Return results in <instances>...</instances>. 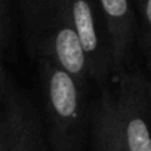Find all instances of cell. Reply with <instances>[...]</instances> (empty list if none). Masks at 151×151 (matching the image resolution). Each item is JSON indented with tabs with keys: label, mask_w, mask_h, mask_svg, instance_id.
<instances>
[{
	"label": "cell",
	"mask_w": 151,
	"mask_h": 151,
	"mask_svg": "<svg viewBox=\"0 0 151 151\" xmlns=\"http://www.w3.org/2000/svg\"><path fill=\"white\" fill-rule=\"evenodd\" d=\"M45 132L52 151H82L88 130L86 86L47 58H37Z\"/></svg>",
	"instance_id": "1"
},
{
	"label": "cell",
	"mask_w": 151,
	"mask_h": 151,
	"mask_svg": "<svg viewBox=\"0 0 151 151\" xmlns=\"http://www.w3.org/2000/svg\"><path fill=\"white\" fill-rule=\"evenodd\" d=\"M27 37L36 58H47L88 88L91 77L68 0H27Z\"/></svg>",
	"instance_id": "2"
},
{
	"label": "cell",
	"mask_w": 151,
	"mask_h": 151,
	"mask_svg": "<svg viewBox=\"0 0 151 151\" xmlns=\"http://www.w3.org/2000/svg\"><path fill=\"white\" fill-rule=\"evenodd\" d=\"M116 119L129 151H151V80L139 71L116 76Z\"/></svg>",
	"instance_id": "3"
},
{
	"label": "cell",
	"mask_w": 151,
	"mask_h": 151,
	"mask_svg": "<svg viewBox=\"0 0 151 151\" xmlns=\"http://www.w3.org/2000/svg\"><path fill=\"white\" fill-rule=\"evenodd\" d=\"M0 151H52L37 108L19 92H8L2 102Z\"/></svg>",
	"instance_id": "4"
},
{
	"label": "cell",
	"mask_w": 151,
	"mask_h": 151,
	"mask_svg": "<svg viewBox=\"0 0 151 151\" xmlns=\"http://www.w3.org/2000/svg\"><path fill=\"white\" fill-rule=\"evenodd\" d=\"M68 5L91 82L105 83L113 76V61L107 28L96 0H68Z\"/></svg>",
	"instance_id": "5"
},
{
	"label": "cell",
	"mask_w": 151,
	"mask_h": 151,
	"mask_svg": "<svg viewBox=\"0 0 151 151\" xmlns=\"http://www.w3.org/2000/svg\"><path fill=\"white\" fill-rule=\"evenodd\" d=\"M102 15L111 49L113 74L127 70L129 56L138 31L136 12L132 0H96Z\"/></svg>",
	"instance_id": "6"
},
{
	"label": "cell",
	"mask_w": 151,
	"mask_h": 151,
	"mask_svg": "<svg viewBox=\"0 0 151 151\" xmlns=\"http://www.w3.org/2000/svg\"><path fill=\"white\" fill-rule=\"evenodd\" d=\"M92 148L93 151H129L116 119L110 89H105L96 102L92 117Z\"/></svg>",
	"instance_id": "7"
},
{
	"label": "cell",
	"mask_w": 151,
	"mask_h": 151,
	"mask_svg": "<svg viewBox=\"0 0 151 151\" xmlns=\"http://www.w3.org/2000/svg\"><path fill=\"white\" fill-rule=\"evenodd\" d=\"M139 17L141 47L148 70L151 71V0H132Z\"/></svg>",
	"instance_id": "8"
},
{
	"label": "cell",
	"mask_w": 151,
	"mask_h": 151,
	"mask_svg": "<svg viewBox=\"0 0 151 151\" xmlns=\"http://www.w3.org/2000/svg\"><path fill=\"white\" fill-rule=\"evenodd\" d=\"M2 40H3V31L0 30V98L3 95V85H5V82H3V67H2V46H3Z\"/></svg>",
	"instance_id": "9"
},
{
	"label": "cell",
	"mask_w": 151,
	"mask_h": 151,
	"mask_svg": "<svg viewBox=\"0 0 151 151\" xmlns=\"http://www.w3.org/2000/svg\"><path fill=\"white\" fill-rule=\"evenodd\" d=\"M0 30H2V19H0Z\"/></svg>",
	"instance_id": "10"
}]
</instances>
